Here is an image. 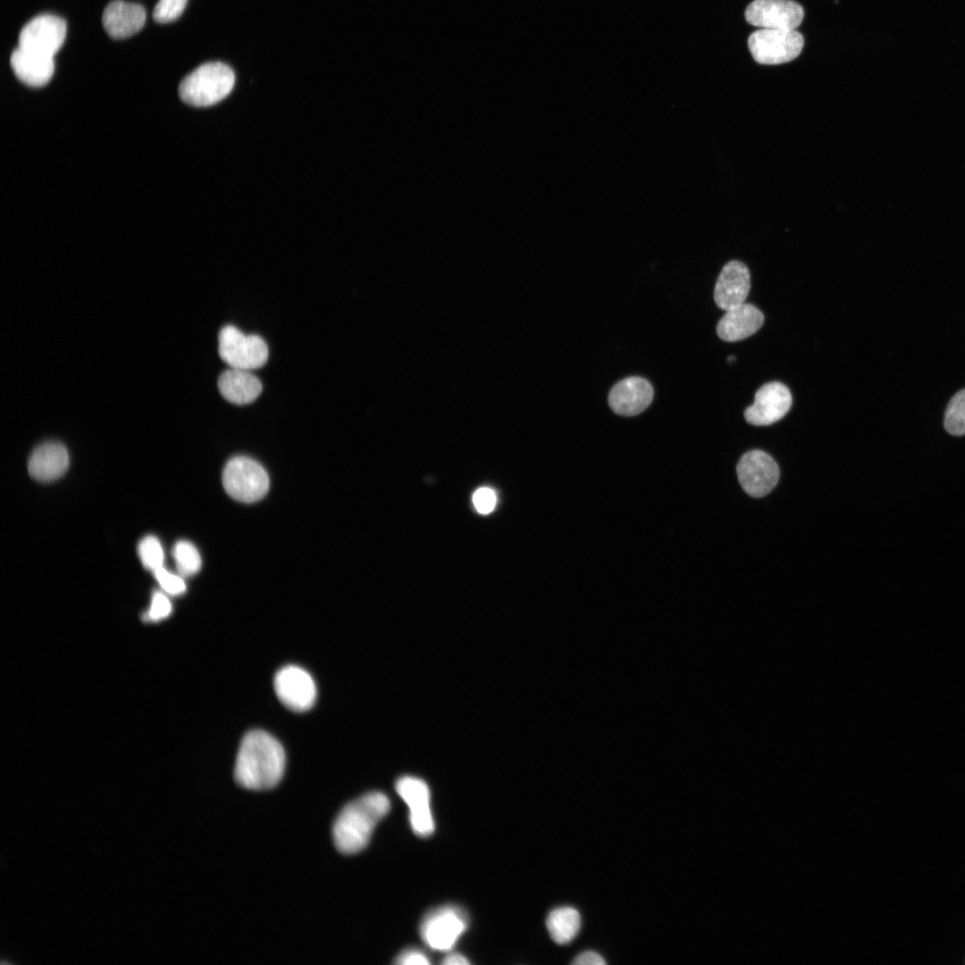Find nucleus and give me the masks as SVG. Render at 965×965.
Returning a JSON list of instances; mask_svg holds the SVG:
<instances>
[{"label": "nucleus", "instance_id": "obj_32", "mask_svg": "<svg viewBox=\"0 0 965 965\" xmlns=\"http://www.w3.org/2000/svg\"><path fill=\"white\" fill-rule=\"evenodd\" d=\"M734 360H735V357H734V356H731V357H729L727 358V361H728V362H732V361H734Z\"/></svg>", "mask_w": 965, "mask_h": 965}, {"label": "nucleus", "instance_id": "obj_5", "mask_svg": "<svg viewBox=\"0 0 965 965\" xmlns=\"http://www.w3.org/2000/svg\"><path fill=\"white\" fill-rule=\"evenodd\" d=\"M218 352L231 368L253 370L262 367L268 358V347L258 335L245 334L233 325L222 327L218 335Z\"/></svg>", "mask_w": 965, "mask_h": 965}, {"label": "nucleus", "instance_id": "obj_9", "mask_svg": "<svg viewBox=\"0 0 965 965\" xmlns=\"http://www.w3.org/2000/svg\"><path fill=\"white\" fill-rule=\"evenodd\" d=\"M275 693L288 709L303 712L311 709L316 699V686L312 676L300 667L281 668L273 680Z\"/></svg>", "mask_w": 965, "mask_h": 965}, {"label": "nucleus", "instance_id": "obj_31", "mask_svg": "<svg viewBox=\"0 0 965 965\" xmlns=\"http://www.w3.org/2000/svg\"><path fill=\"white\" fill-rule=\"evenodd\" d=\"M442 963L446 965H466L470 962L462 954L451 953L445 957V959L442 961Z\"/></svg>", "mask_w": 965, "mask_h": 965}, {"label": "nucleus", "instance_id": "obj_23", "mask_svg": "<svg viewBox=\"0 0 965 965\" xmlns=\"http://www.w3.org/2000/svg\"><path fill=\"white\" fill-rule=\"evenodd\" d=\"M944 428L952 435L965 434V389L949 401L944 414Z\"/></svg>", "mask_w": 965, "mask_h": 965}, {"label": "nucleus", "instance_id": "obj_20", "mask_svg": "<svg viewBox=\"0 0 965 965\" xmlns=\"http://www.w3.org/2000/svg\"><path fill=\"white\" fill-rule=\"evenodd\" d=\"M15 76L30 87H41L51 80L55 63L53 57L30 53L17 47L10 58Z\"/></svg>", "mask_w": 965, "mask_h": 965}, {"label": "nucleus", "instance_id": "obj_14", "mask_svg": "<svg viewBox=\"0 0 965 965\" xmlns=\"http://www.w3.org/2000/svg\"><path fill=\"white\" fill-rule=\"evenodd\" d=\"M653 395V388L646 379L631 376L612 387L608 400L613 412L632 416L644 411L650 405Z\"/></svg>", "mask_w": 965, "mask_h": 965}, {"label": "nucleus", "instance_id": "obj_18", "mask_svg": "<svg viewBox=\"0 0 965 965\" xmlns=\"http://www.w3.org/2000/svg\"><path fill=\"white\" fill-rule=\"evenodd\" d=\"M764 315L753 305L743 303L726 311L717 325V334L724 341H737L754 334L763 324Z\"/></svg>", "mask_w": 965, "mask_h": 965}, {"label": "nucleus", "instance_id": "obj_30", "mask_svg": "<svg viewBox=\"0 0 965 965\" xmlns=\"http://www.w3.org/2000/svg\"><path fill=\"white\" fill-rule=\"evenodd\" d=\"M606 963L603 957L593 951H585L577 955L572 964L576 965H604Z\"/></svg>", "mask_w": 965, "mask_h": 965}, {"label": "nucleus", "instance_id": "obj_28", "mask_svg": "<svg viewBox=\"0 0 965 965\" xmlns=\"http://www.w3.org/2000/svg\"><path fill=\"white\" fill-rule=\"evenodd\" d=\"M473 502L478 512L488 514L491 512L495 507L496 496L491 489L482 487L474 492Z\"/></svg>", "mask_w": 965, "mask_h": 965}, {"label": "nucleus", "instance_id": "obj_17", "mask_svg": "<svg viewBox=\"0 0 965 965\" xmlns=\"http://www.w3.org/2000/svg\"><path fill=\"white\" fill-rule=\"evenodd\" d=\"M146 18V11L142 5L116 0L105 7L102 23L110 37L122 39L138 32L143 28Z\"/></svg>", "mask_w": 965, "mask_h": 965}, {"label": "nucleus", "instance_id": "obj_16", "mask_svg": "<svg viewBox=\"0 0 965 965\" xmlns=\"http://www.w3.org/2000/svg\"><path fill=\"white\" fill-rule=\"evenodd\" d=\"M69 467V454L63 444L46 441L37 446L28 461L30 476L40 482H51L60 478Z\"/></svg>", "mask_w": 965, "mask_h": 965}, {"label": "nucleus", "instance_id": "obj_3", "mask_svg": "<svg viewBox=\"0 0 965 965\" xmlns=\"http://www.w3.org/2000/svg\"><path fill=\"white\" fill-rule=\"evenodd\" d=\"M235 83L233 70L222 62L206 63L180 81V99L192 106L213 105L226 97Z\"/></svg>", "mask_w": 965, "mask_h": 965}, {"label": "nucleus", "instance_id": "obj_12", "mask_svg": "<svg viewBox=\"0 0 965 965\" xmlns=\"http://www.w3.org/2000/svg\"><path fill=\"white\" fill-rule=\"evenodd\" d=\"M396 790L409 808V821L414 833L421 837L432 835L434 822L426 783L420 778L406 776L397 781Z\"/></svg>", "mask_w": 965, "mask_h": 965}, {"label": "nucleus", "instance_id": "obj_19", "mask_svg": "<svg viewBox=\"0 0 965 965\" xmlns=\"http://www.w3.org/2000/svg\"><path fill=\"white\" fill-rule=\"evenodd\" d=\"M217 386L227 401L237 405L253 402L263 390L260 380L249 370L231 367L219 376Z\"/></svg>", "mask_w": 965, "mask_h": 965}, {"label": "nucleus", "instance_id": "obj_11", "mask_svg": "<svg viewBox=\"0 0 965 965\" xmlns=\"http://www.w3.org/2000/svg\"><path fill=\"white\" fill-rule=\"evenodd\" d=\"M737 474L743 489L751 497L767 495L777 483L779 469L776 461L761 450L745 453L738 462Z\"/></svg>", "mask_w": 965, "mask_h": 965}, {"label": "nucleus", "instance_id": "obj_22", "mask_svg": "<svg viewBox=\"0 0 965 965\" xmlns=\"http://www.w3.org/2000/svg\"><path fill=\"white\" fill-rule=\"evenodd\" d=\"M172 556L180 575L191 576L201 568L200 554L190 541L185 540L177 541L172 548Z\"/></svg>", "mask_w": 965, "mask_h": 965}, {"label": "nucleus", "instance_id": "obj_26", "mask_svg": "<svg viewBox=\"0 0 965 965\" xmlns=\"http://www.w3.org/2000/svg\"><path fill=\"white\" fill-rule=\"evenodd\" d=\"M154 575L163 590L171 595H180L186 591V583L182 577L171 573L164 566L155 570Z\"/></svg>", "mask_w": 965, "mask_h": 965}, {"label": "nucleus", "instance_id": "obj_1", "mask_svg": "<svg viewBox=\"0 0 965 965\" xmlns=\"http://www.w3.org/2000/svg\"><path fill=\"white\" fill-rule=\"evenodd\" d=\"M285 765L286 756L280 742L264 731L253 730L240 743L234 778L243 788L268 790L281 781Z\"/></svg>", "mask_w": 965, "mask_h": 965}, {"label": "nucleus", "instance_id": "obj_10", "mask_svg": "<svg viewBox=\"0 0 965 965\" xmlns=\"http://www.w3.org/2000/svg\"><path fill=\"white\" fill-rule=\"evenodd\" d=\"M803 16L801 5L793 0H753L745 9L747 22L761 29H795Z\"/></svg>", "mask_w": 965, "mask_h": 965}, {"label": "nucleus", "instance_id": "obj_27", "mask_svg": "<svg viewBox=\"0 0 965 965\" xmlns=\"http://www.w3.org/2000/svg\"><path fill=\"white\" fill-rule=\"evenodd\" d=\"M172 611V604L164 593L155 592L153 594L147 617L152 621H159L167 617Z\"/></svg>", "mask_w": 965, "mask_h": 965}, {"label": "nucleus", "instance_id": "obj_4", "mask_svg": "<svg viewBox=\"0 0 965 965\" xmlns=\"http://www.w3.org/2000/svg\"><path fill=\"white\" fill-rule=\"evenodd\" d=\"M224 490L232 499L250 503L261 499L268 491L269 476L265 469L248 457L230 459L222 473Z\"/></svg>", "mask_w": 965, "mask_h": 965}, {"label": "nucleus", "instance_id": "obj_25", "mask_svg": "<svg viewBox=\"0 0 965 965\" xmlns=\"http://www.w3.org/2000/svg\"><path fill=\"white\" fill-rule=\"evenodd\" d=\"M188 0H159L153 11V18L160 23L171 22L183 13Z\"/></svg>", "mask_w": 965, "mask_h": 965}, {"label": "nucleus", "instance_id": "obj_29", "mask_svg": "<svg viewBox=\"0 0 965 965\" xmlns=\"http://www.w3.org/2000/svg\"><path fill=\"white\" fill-rule=\"evenodd\" d=\"M394 962L401 965H423L429 964L430 961L424 952L415 949H408L399 953Z\"/></svg>", "mask_w": 965, "mask_h": 965}, {"label": "nucleus", "instance_id": "obj_13", "mask_svg": "<svg viewBox=\"0 0 965 965\" xmlns=\"http://www.w3.org/2000/svg\"><path fill=\"white\" fill-rule=\"evenodd\" d=\"M789 389L779 382H771L760 387L755 394L754 403L744 412L746 421L753 425H769L779 421L792 406Z\"/></svg>", "mask_w": 965, "mask_h": 965}, {"label": "nucleus", "instance_id": "obj_7", "mask_svg": "<svg viewBox=\"0 0 965 965\" xmlns=\"http://www.w3.org/2000/svg\"><path fill=\"white\" fill-rule=\"evenodd\" d=\"M467 920L465 913L454 906H443L428 912L422 920L420 934L432 949H451L465 932Z\"/></svg>", "mask_w": 965, "mask_h": 965}, {"label": "nucleus", "instance_id": "obj_8", "mask_svg": "<svg viewBox=\"0 0 965 965\" xmlns=\"http://www.w3.org/2000/svg\"><path fill=\"white\" fill-rule=\"evenodd\" d=\"M66 36L65 21L53 14H40L21 30L18 47L37 55L53 57Z\"/></svg>", "mask_w": 965, "mask_h": 965}, {"label": "nucleus", "instance_id": "obj_21", "mask_svg": "<svg viewBox=\"0 0 965 965\" xmlns=\"http://www.w3.org/2000/svg\"><path fill=\"white\" fill-rule=\"evenodd\" d=\"M546 926L555 943L566 944L577 936L581 927V916L573 907L556 908L548 915Z\"/></svg>", "mask_w": 965, "mask_h": 965}, {"label": "nucleus", "instance_id": "obj_15", "mask_svg": "<svg viewBox=\"0 0 965 965\" xmlns=\"http://www.w3.org/2000/svg\"><path fill=\"white\" fill-rule=\"evenodd\" d=\"M751 288L748 267L742 262L733 260L722 268L714 290L717 306L725 311L744 303Z\"/></svg>", "mask_w": 965, "mask_h": 965}, {"label": "nucleus", "instance_id": "obj_6", "mask_svg": "<svg viewBox=\"0 0 965 965\" xmlns=\"http://www.w3.org/2000/svg\"><path fill=\"white\" fill-rule=\"evenodd\" d=\"M803 43L802 35L795 29H760L748 38L753 59L761 64H780L795 59Z\"/></svg>", "mask_w": 965, "mask_h": 965}, {"label": "nucleus", "instance_id": "obj_24", "mask_svg": "<svg viewBox=\"0 0 965 965\" xmlns=\"http://www.w3.org/2000/svg\"><path fill=\"white\" fill-rule=\"evenodd\" d=\"M138 553L146 568L154 572L163 566L164 550L156 537L153 535L144 537L138 545Z\"/></svg>", "mask_w": 965, "mask_h": 965}, {"label": "nucleus", "instance_id": "obj_2", "mask_svg": "<svg viewBox=\"0 0 965 965\" xmlns=\"http://www.w3.org/2000/svg\"><path fill=\"white\" fill-rule=\"evenodd\" d=\"M390 808L389 798L380 792L368 793L347 804L332 827V838L337 850L343 854L362 851L368 844L375 826L386 816Z\"/></svg>", "mask_w": 965, "mask_h": 965}]
</instances>
